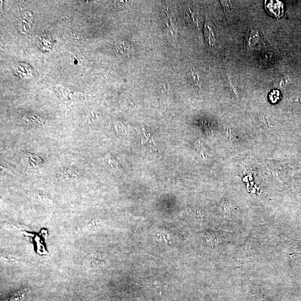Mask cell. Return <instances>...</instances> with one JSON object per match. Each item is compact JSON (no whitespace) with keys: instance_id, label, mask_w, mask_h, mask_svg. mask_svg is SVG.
<instances>
[{"instance_id":"obj_1","label":"cell","mask_w":301,"mask_h":301,"mask_svg":"<svg viewBox=\"0 0 301 301\" xmlns=\"http://www.w3.org/2000/svg\"><path fill=\"white\" fill-rule=\"evenodd\" d=\"M20 161L27 168L37 170L44 166V161L37 154L29 152H23L20 156Z\"/></svg>"},{"instance_id":"obj_2","label":"cell","mask_w":301,"mask_h":301,"mask_svg":"<svg viewBox=\"0 0 301 301\" xmlns=\"http://www.w3.org/2000/svg\"><path fill=\"white\" fill-rule=\"evenodd\" d=\"M19 29L23 34H27L31 30L33 16L31 12L23 11L18 16Z\"/></svg>"},{"instance_id":"obj_3","label":"cell","mask_w":301,"mask_h":301,"mask_svg":"<svg viewBox=\"0 0 301 301\" xmlns=\"http://www.w3.org/2000/svg\"><path fill=\"white\" fill-rule=\"evenodd\" d=\"M164 12V17L163 16V23L165 24V27L168 29L171 35L177 36L178 32L177 21L175 19H174L172 16L170 15L169 8L167 7Z\"/></svg>"},{"instance_id":"obj_4","label":"cell","mask_w":301,"mask_h":301,"mask_svg":"<svg viewBox=\"0 0 301 301\" xmlns=\"http://www.w3.org/2000/svg\"><path fill=\"white\" fill-rule=\"evenodd\" d=\"M205 37L211 47H214L216 43L215 28L211 21H207L204 28Z\"/></svg>"},{"instance_id":"obj_5","label":"cell","mask_w":301,"mask_h":301,"mask_svg":"<svg viewBox=\"0 0 301 301\" xmlns=\"http://www.w3.org/2000/svg\"><path fill=\"white\" fill-rule=\"evenodd\" d=\"M36 44L41 50L48 52L51 50L53 45L52 39L47 33H43L37 37Z\"/></svg>"},{"instance_id":"obj_6","label":"cell","mask_w":301,"mask_h":301,"mask_svg":"<svg viewBox=\"0 0 301 301\" xmlns=\"http://www.w3.org/2000/svg\"><path fill=\"white\" fill-rule=\"evenodd\" d=\"M132 45L129 42L122 41L116 44L114 51L119 55L128 56L132 51Z\"/></svg>"},{"instance_id":"obj_7","label":"cell","mask_w":301,"mask_h":301,"mask_svg":"<svg viewBox=\"0 0 301 301\" xmlns=\"http://www.w3.org/2000/svg\"><path fill=\"white\" fill-rule=\"evenodd\" d=\"M15 74L20 78H29L32 75V70L30 67L25 64L19 63L15 67Z\"/></svg>"},{"instance_id":"obj_8","label":"cell","mask_w":301,"mask_h":301,"mask_svg":"<svg viewBox=\"0 0 301 301\" xmlns=\"http://www.w3.org/2000/svg\"><path fill=\"white\" fill-rule=\"evenodd\" d=\"M261 36L259 35L258 32L254 30H248L246 35L245 36V42L246 44H247L249 47H253L258 43V42L260 41Z\"/></svg>"},{"instance_id":"obj_9","label":"cell","mask_w":301,"mask_h":301,"mask_svg":"<svg viewBox=\"0 0 301 301\" xmlns=\"http://www.w3.org/2000/svg\"><path fill=\"white\" fill-rule=\"evenodd\" d=\"M79 177V174L77 172H75L74 170H66L61 171L59 174V178L61 181H66V180H71L77 178Z\"/></svg>"},{"instance_id":"obj_10","label":"cell","mask_w":301,"mask_h":301,"mask_svg":"<svg viewBox=\"0 0 301 301\" xmlns=\"http://www.w3.org/2000/svg\"><path fill=\"white\" fill-rule=\"evenodd\" d=\"M189 11L186 14L189 16V20H191V23L193 25V27L197 30H199L201 25L200 21L199 19V15L196 13L194 11H192L190 8H189Z\"/></svg>"},{"instance_id":"obj_11","label":"cell","mask_w":301,"mask_h":301,"mask_svg":"<svg viewBox=\"0 0 301 301\" xmlns=\"http://www.w3.org/2000/svg\"><path fill=\"white\" fill-rule=\"evenodd\" d=\"M188 75H189V77L191 79V82L194 84L196 88H197L199 90L202 89V81H201V79L198 73H196L194 69H191Z\"/></svg>"},{"instance_id":"obj_12","label":"cell","mask_w":301,"mask_h":301,"mask_svg":"<svg viewBox=\"0 0 301 301\" xmlns=\"http://www.w3.org/2000/svg\"><path fill=\"white\" fill-rule=\"evenodd\" d=\"M293 246L295 250L298 252H301V241L294 240Z\"/></svg>"},{"instance_id":"obj_13","label":"cell","mask_w":301,"mask_h":301,"mask_svg":"<svg viewBox=\"0 0 301 301\" xmlns=\"http://www.w3.org/2000/svg\"><path fill=\"white\" fill-rule=\"evenodd\" d=\"M279 97V92L278 90H273L271 93V100H277Z\"/></svg>"},{"instance_id":"obj_14","label":"cell","mask_w":301,"mask_h":301,"mask_svg":"<svg viewBox=\"0 0 301 301\" xmlns=\"http://www.w3.org/2000/svg\"><path fill=\"white\" fill-rule=\"evenodd\" d=\"M255 301H268L265 299L262 298V297H259Z\"/></svg>"}]
</instances>
